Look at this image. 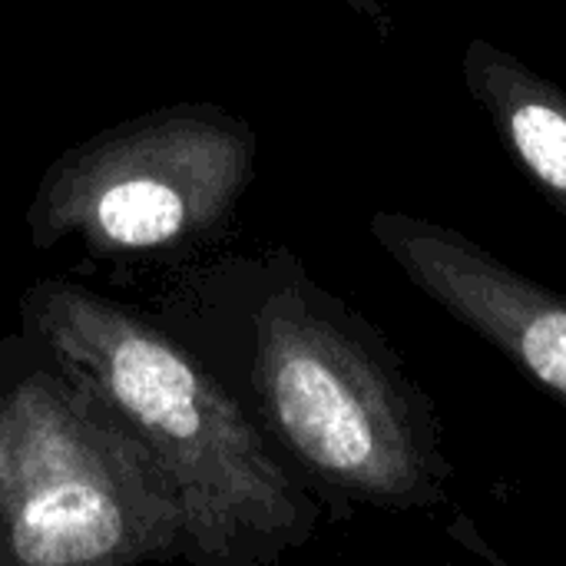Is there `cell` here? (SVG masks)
<instances>
[{
  "label": "cell",
  "instance_id": "1",
  "mask_svg": "<svg viewBox=\"0 0 566 566\" xmlns=\"http://www.w3.org/2000/svg\"><path fill=\"white\" fill-rule=\"evenodd\" d=\"M176 308V338L232 391L332 524L448 504L454 464L431 395L391 338L295 252L202 269Z\"/></svg>",
  "mask_w": 566,
  "mask_h": 566
},
{
  "label": "cell",
  "instance_id": "2",
  "mask_svg": "<svg viewBox=\"0 0 566 566\" xmlns=\"http://www.w3.org/2000/svg\"><path fill=\"white\" fill-rule=\"evenodd\" d=\"M20 318L163 464L182 504L186 564L272 566L312 541L322 504L189 345L60 279L27 289Z\"/></svg>",
  "mask_w": 566,
  "mask_h": 566
},
{
  "label": "cell",
  "instance_id": "3",
  "mask_svg": "<svg viewBox=\"0 0 566 566\" xmlns=\"http://www.w3.org/2000/svg\"><path fill=\"white\" fill-rule=\"evenodd\" d=\"M0 358V541L10 566L186 560L179 494L123 418L36 338Z\"/></svg>",
  "mask_w": 566,
  "mask_h": 566
},
{
  "label": "cell",
  "instance_id": "4",
  "mask_svg": "<svg viewBox=\"0 0 566 566\" xmlns=\"http://www.w3.org/2000/svg\"><path fill=\"white\" fill-rule=\"evenodd\" d=\"M255 129L212 103L126 119L53 159L27 209L33 249L80 239L103 259H159L216 239L255 179Z\"/></svg>",
  "mask_w": 566,
  "mask_h": 566
},
{
  "label": "cell",
  "instance_id": "5",
  "mask_svg": "<svg viewBox=\"0 0 566 566\" xmlns=\"http://www.w3.org/2000/svg\"><path fill=\"white\" fill-rule=\"evenodd\" d=\"M368 229L415 289L566 408V295L444 222L385 209Z\"/></svg>",
  "mask_w": 566,
  "mask_h": 566
},
{
  "label": "cell",
  "instance_id": "6",
  "mask_svg": "<svg viewBox=\"0 0 566 566\" xmlns=\"http://www.w3.org/2000/svg\"><path fill=\"white\" fill-rule=\"evenodd\" d=\"M461 80L514 166L566 222L564 86L488 36H474L464 46Z\"/></svg>",
  "mask_w": 566,
  "mask_h": 566
},
{
  "label": "cell",
  "instance_id": "7",
  "mask_svg": "<svg viewBox=\"0 0 566 566\" xmlns=\"http://www.w3.org/2000/svg\"><path fill=\"white\" fill-rule=\"evenodd\" d=\"M0 566H10V560H7V551H3V541H0Z\"/></svg>",
  "mask_w": 566,
  "mask_h": 566
}]
</instances>
